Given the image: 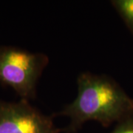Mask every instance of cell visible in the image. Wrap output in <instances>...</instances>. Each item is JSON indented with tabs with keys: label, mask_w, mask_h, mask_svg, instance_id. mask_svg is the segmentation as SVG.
Instances as JSON below:
<instances>
[{
	"label": "cell",
	"mask_w": 133,
	"mask_h": 133,
	"mask_svg": "<svg viewBox=\"0 0 133 133\" xmlns=\"http://www.w3.org/2000/svg\"><path fill=\"white\" fill-rule=\"evenodd\" d=\"M112 133H133V118L130 117L120 122Z\"/></svg>",
	"instance_id": "5b68a950"
},
{
	"label": "cell",
	"mask_w": 133,
	"mask_h": 133,
	"mask_svg": "<svg viewBox=\"0 0 133 133\" xmlns=\"http://www.w3.org/2000/svg\"><path fill=\"white\" fill-rule=\"evenodd\" d=\"M112 4L133 33V0H115Z\"/></svg>",
	"instance_id": "277c9868"
},
{
	"label": "cell",
	"mask_w": 133,
	"mask_h": 133,
	"mask_svg": "<svg viewBox=\"0 0 133 133\" xmlns=\"http://www.w3.org/2000/svg\"><path fill=\"white\" fill-rule=\"evenodd\" d=\"M52 118L40 112L28 100L0 101V133H59L62 129L55 126Z\"/></svg>",
	"instance_id": "3957f363"
},
{
	"label": "cell",
	"mask_w": 133,
	"mask_h": 133,
	"mask_svg": "<svg viewBox=\"0 0 133 133\" xmlns=\"http://www.w3.org/2000/svg\"><path fill=\"white\" fill-rule=\"evenodd\" d=\"M77 85L76 99L57 113L70 119L62 131L76 132L90 121L107 127L130 118L133 113V100L107 76L83 72L77 78Z\"/></svg>",
	"instance_id": "6da1fadb"
},
{
	"label": "cell",
	"mask_w": 133,
	"mask_h": 133,
	"mask_svg": "<svg viewBox=\"0 0 133 133\" xmlns=\"http://www.w3.org/2000/svg\"><path fill=\"white\" fill-rule=\"evenodd\" d=\"M49 62L48 56L15 47H0V82L12 87L21 97L34 98L36 86Z\"/></svg>",
	"instance_id": "7a4b0ae2"
}]
</instances>
